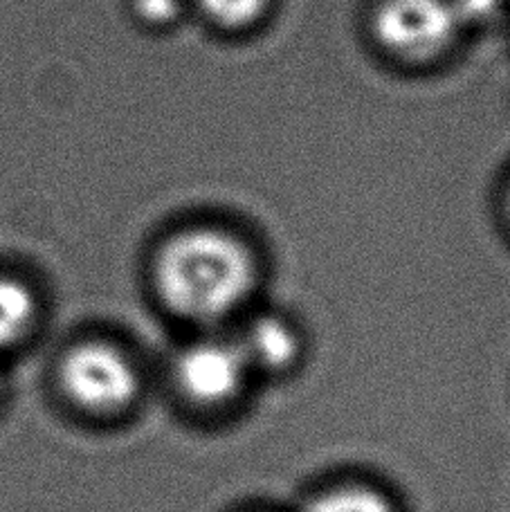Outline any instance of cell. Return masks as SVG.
<instances>
[{
	"label": "cell",
	"mask_w": 510,
	"mask_h": 512,
	"mask_svg": "<svg viewBox=\"0 0 510 512\" xmlns=\"http://www.w3.org/2000/svg\"><path fill=\"white\" fill-rule=\"evenodd\" d=\"M198 5L216 25L243 30L259 21L266 12L268 0H198Z\"/></svg>",
	"instance_id": "8"
},
{
	"label": "cell",
	"mask_w": 510,
	"mask_h": 512,
	"mask_svg": "<svg viewBox=\"0 0 510 512\" xmlns=\"http://www.w3.org/2000/svg\"><path fill=\"white\" fill-rule=\"evenodd\" d=\"M257 265L236 236L196 227L162 245L156 288L162 304L189 322H218L250 297Z\"/></svg>",
	"instance_id": "1"
},
{
	"label": "cell",
	"mask_w": 510,
	"mask_h": 512,
	"mask_svg": "<svg viewBox=\"0 0 510 512\" xmlns=\"http://www.w3.org/2000/svg\"><path fill=\"white\" fill-rule=\"evenodd\" d=\"M63 396L81 411L108 416L138 396V369L120 346L102 340L79 342L63 353L57 371Z\"/></svg>",
	"instance_id": "2"
},
{
	"label": "cell",
	"mask_w": 510,
	"mask_h": 512,
	"mask_svg": "<svg viewBox=\"0 0 510 512\" xmlns=\"http://www.w3.org/2000/svg\"><path fill=\"white\" fill-rule=\"evenodd\" d=\"M7 396V378H5V369H3V362H0V407H3Z\"/></svg>",
	"instance_id": "10"
},
{
	"label": "cell",
	"mask_w": 510,
	"mask_h": 512,
	"mask_svg": "<svg viewBox=\"0 0 510 512\" xmlns=\"http://www.w3.org/2000/svg\"><path fill=\"white\" fill-rule=\"evenodd\" d=\"M250 364L236 340L207 337L189 344L176 360V384L196 405L216 407L241 391Z\"/></svg>",
	"instance_id": "4"
},
{
	"label": "cell",
	"mask_w": 510,
	"mask_h": 512,
	"mask_svg": "<svg viewBox=\"0 0 510 512\" xmlns=\"http://www.w3.org/2000/svg\"><path fill=\"white\" fill-rule=\"evenodd\" d=\"M508 216H510V194H508Z\"/></svg>",
	"instance_id": "11"
},
{
	"label": "cell",
	"mask_w": 510,
	"mask_h": 512,
	"mask_svg": "<svg viewBox=\"0 0 510 512\" xmlns=\"http://www.w3.org/2000/svg\"><path fill=\"white\" fill-rule=\"evenodd\" d=\"M41 322V299L27 279L0 272V362L21 351Z\"/></svg>",
	"instance_id": "5"
},
{
	"label": "cell",
	"mask_w": 510,
	"mask_h": 512,
	"mask_svg": "<svg viewBox=\"0 0 510 512\" xmlns=\"http://www.w3.org/2000/svg\"><path fill=\"white\" fill-rule=\"evenodd\" d=\"M304 512H394L382 492L367 486H342L322 492Z\"/></svg>",
	"instance_id": "7"
},
{
	"label": "cell",
	"mask_w": 510,
	"mask_h": 512,
	"mask_svg": "<svg viewBox=\"0 0 510 512\" xmlns=\"http://www.w3.org/2000/svg\"><path fill=\"white\" fill-rule=\"evenodd\" d=\"M378 41L405 61H432L457 39L450 0H382L373 21Z\"/></svg>",
	"instance_id": "3"
},
{
	"label": "cell",
	"mask_w": 510,
	"mask_h": 512,
	"mask_svg": "<svg viewBox=\"0 0 510 512\" xmlns=\"http://www.w3.org/2000/svg\"><path fill=\"white\" fill-rule=\"evenodd\" d=\"M236 344H239L250 367L268 371L286 369L299 351L297 333L286 319L277 315H259L250 319Z\"/></svg>",
	"instance_id": "6"
},
{
	"label": "cell",
	"mask_w": 510,
	"mask_h": 512,
	"mask_svg": "<svg viewBox=\"0 0 510 512\" xmlns=\"http://www.w3.org/2000/svg\"><path fill=\"white\" fill-rule=\"evenodd\" d=\"M138 14L151 23H167L178 16V0H138Z\"/></svg>",
	"instance_id": "9"
}]
</instances>
